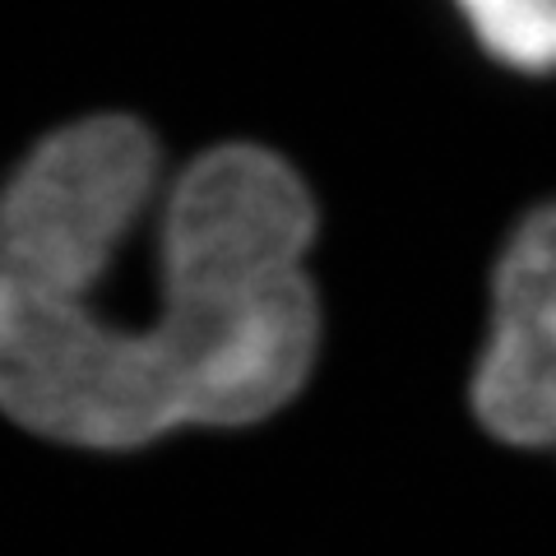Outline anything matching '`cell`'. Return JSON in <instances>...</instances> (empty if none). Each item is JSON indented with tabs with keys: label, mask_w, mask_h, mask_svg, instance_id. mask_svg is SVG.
Listing matches in <instances>:
<instances>
[{
	"label": "cell",
	"mask_w": 556,
	"mask_h": 556,
	"mask_svg": "<svg viewBox=\"0 0 556 556\" xmlns=\"http://www.w3.org/2000/svg\"><path fill=\"white\" fill-rule=\"evenodd\" d=\"M316 200L283 153L214 144L159 204L144 325L0 348V413L56 445L139 450L181 427H251L298 399L320 353L306 274Z\"/></svg>",
	"instance_id": "6da1fadb"
},
{
	"label": "cell",
	"mask_w": 556,
	"mask_h": 556,
	"mask_svg": "<svg viewBox=\"0 0 556 556\" xmlns=\"http://www.w3.org/2000/svg\"><path fill=\"white\" fill-rule=\"evenodd\" d=\"M473 413L506 445H556V204L533 208L496 260Z\"/></svg>",
	"instance_id": "7a4b0ae2"
},
{
	"label": "cell",
	"mask_w": 556,
	"mask_h": 556,
	"mask_svg": "<svg viewBox=\"0 0 556 556\" xmlns=\"http://www.w3.org/2000/svg\"><path fill=\"white\" fill-rule=\"evenodd\" d=\"M492 61L519 75H556V0H455Z\"/></svg>",
	"instance_id": "3957f363"
}]
</instances>
